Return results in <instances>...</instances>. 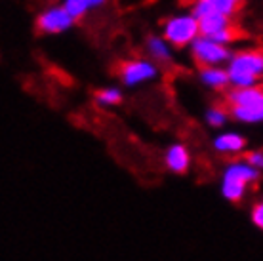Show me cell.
<instances>
[{
  "mask_svg": "<svg viewBox=\"0 0 263 261\" xmlns=\"http://www.w3.org/2000/svg\"><path fill=\"white\" fill-rule=\"evenodd\" d=\"M162 36L168 40L172 48H185L191 46L200 36V23L189 13H176L164 21L162 25Z\"/></svg>",
  "mask_w": 263,
  "mask_h": 261,
  "instance_id": "obj_3",
  "label": "cell"
},
{
  "mask_svg": "<svg viewBox=\"0 0 263 261\" xmlns=\"http://www.w3.org/2000/svg\"><path fill=\"white\" fill-rule=\"evenodd\" d=\"M227 103H229V107L263 111V86L231 88V90L227 91Z\"/></svg>",
  "mask_w": 263,
  "mask_h": 261,
  "instance_id": "obj_7",
  "label": "cell"
},
{
  "mask_svg": "<svg viewBox=\"0 0 263 261\" xmlns=\"http://www.w3.org/2000/svg\"><path fill=\"white\" fill-rule=\"evenodd\" d=\"M164 162L168 166V170L174 172V174H185L189 170V164H191L189 149L181 143L170 145L164 153Z\"/></svg>",
  "mask_w": 263,
  "mask_h": 261,
  "instance_id": "obj_8",
  "label": "cell"
},
{
  "mask_svg": "<svg viewBox=\"0 0 263 261\" xmlns=\"http://www.w3.org/2000/svg\"><path fill=\"white\" fill-rule=\"evenodd\" d=\"M198 23H200V36H206V39H214L217 34L233 29L231 17H227V15L219 12H214L210 15L202 17V20H198Z\"/></svg>",
  "mask_w": 263,
  "mask_h": 261,
  "instance_id": "obj_11",
  "label": "cell"
},
{
  "mask_svg": "<svg viewBox=\"0 0 263 261\" xmlns=\"http://www.w3.org/2000/svg\"><path fill=\"white\" fill-rule=\"evenodd\" d=\"M212 145L221 155H238L246 147V139L238 132H221L214 137Z\"/></svg>",
  "mask_w": 263,
  "mask_h": 261,
  "instance_id": "obj_10",
  "label": "cell"
},
{
  "mask_svg": "<svg viewBox=\"0 0 263 261\" xmlns=\"http://www.w3.org/2000/svg\"><path fill=\"white\" fill-rule=\"evenodd\" d=\"M74 21L77 20L63 8V4L50 6L39 13V17H36V31L42 34H61L69 31L74 25Z\"/></svg>",
  "mask_w": 263,
  "mask_h": 261,
  "instance_id": "obj_6",
  "label": "cell"
},
{
  "mask_svg": "<svg viewBox=\"0 0 263 261\" xmlns=\"http://www.w3.org/2000/svg\"><path fill=\"white\" fill-rule=\"evenodd\" d=\"M122 101V91L117 86H109V88H101L96 91V103L99 107H115Z\"/></svg>",
  "mask_w": 263,
  "mask_h": 261,
  "instance_id": "obj_14",
  "label": "cell"
},
{
  "mask_svg": "<svg viewBox=\"0 0 263 261\" xmlns=\"http://www.w3.org/2000/svg\"><path fill=\"white\" fill-rule=\"evenodd\" d=\"M191 55L200 67H221L227 65L233 58V50L229 46H223L219 42L198 36L191 46Z\"/></svg>",
  "mask_w": 263,
  "mask_h": 261,
  "instance_id": "obj_4",
  "label": "cell"
},
{
  "mask_svg": "<svg viewBox=\"0 0 263 261\" xmlns=\"http://www.w3.org/2000/svg\"><path fill=\"white\" fill-rule=\"evenodd\" d=\"M231 117L242 122V124H257L263 122V111H252V109H240V107H231Z\"/></svg>",
  "mask_w": 263,
  "mask_h": 261,
  "instance_id": "obj_15",
  "label": "cell"
},
{
  "mask_svg": "<svg viewBox=\"0 0 263 261\" xmlns=\"http://www.w3.org/2000/svg\"><path fill=\"white\" fill-rule=\"evenodd\" d=\"M252 221L256 223L257 227L263 229V202H257L252 210Z\"/></svg>",
  "mask_w": 263,
  "mask_h": 261,
  "instance_id": "obj_19",
  "label": "cell"
},
{
  "mask_svg": "<svg viewBox=\"0 0 263 261\" xmlns=\"http://www.w3.org/2000/svg\"><path fill=\"white\" fill-rule=\"evenodd\" d=\"M231 88H252L259 86L263 79V50L261 48H242L233 52L227 63Z\"/></svg>",
  "mask_w": 263,
  "mask_h": 261,
  "instance_id": "obj_1",
  "label": "cell"
},
{
  "mask_svg": "<svg viewBox=\"0 0 263 261\" xmlns=\"http://www.w3.org/2000/svg\"><path fill=\"white\" fill-rule=\"evenodd\" d=\"M145 50H147V55L153 61H160V63H168L172 59V46L168 44V40L160 34H151L145 40Z\"/></svg>",
  "mask_w": 263,
  "mask_h": 261,
  "instance_id": "obj_12",
  "label": "cell"
},
{
  "mask_svg": "<svg viewBox=\"0 0 263 261\" xmlns=\"http://www.w3.org/2000/svg\"><path fill=\"white\" fill-rule=\"evenodd\" d=\"M158 77V67L153 59L136 58L128 59L119 67V79L120 82L128 88L141 86L145 82H153Z\"/></svg>",
  "mask_w": 263,
  "mask_h": 261,
  "instance_id": "obj_5",
  "label": "cell"
},
{
  "mask_svg": "<svg viewBox=\"0 0 263 261\" xmlns=\"http://www.w3.org/2000/svg\"><path fill=\"white\" fill-rule=\"evenodd\" d=\"M229 111H225L223 107H217V105H214V107H210L208 111H206V115H204V120H206V124L212 126V128H223L225 124H227V120H229Z\"/></svg>",
  "mask_w": 263,
  "mask_h": 261,
  "instance_id": "obj_16",
  "label": "cell"
},
{
  "mask_svg": "<svg viewBox=\"0 0 263 261\" xmlns=\"http://www.w3.org/2000/svg\"><path fill=\"white\" fill-rule=\"evenodd\" d=\"M198 80L210 90H225L227 86H231L227 67H200Z\"/></svg>",
  "mask_w": 263,
  "mask_h": 261,
  "instance_id": "obj_9",
  "label": "cell"
},
{
  "mask_svg": "<svg viewBox=\"0 0 263 261\" xmlns=\"http://www.w3.org/2000/svg\"><path fill=\"white\" fill-rule=\"evenodd\" d=\"M210 2L216 12L223 13L227 17H233L238 8H240V4H242V0H210Z\"/></svg>",
  "mask_w": 263,
  "mask_h": 261,
  "instance_id": "obj_17",
  "label": "cell"
},
{
  "mask_svg": "<svg viewBox=\"0 0 263 261\" xmlns=\"http://www.w3.org/2000/svg\"><path fill=\"white\" fill-rule=\"evenodd\" d=\"M107 0H63V8L71 13L74 20L84 17L86 13H90L92 10H98L105 4Z\"/></svg>",
  "mask_w": 263,
  "mask_h": 261,
  "instance_id": "obj_13",
  "label": "cell"
},
{
  "mask_svg": "<svg viewBox=\"0 0 263 261\" xmlns=\"http://www.w3.org/2000/svg\"><path fill=\"white\" fill-rule=\"evenodd\" d=\"M244 160L248 164H252L257 172H263V151H250Z\"/></svg>",
  "mask_w": 263,
  "mask_h": 261,
  "instance_id": "obj_18",
  "label": "cell"
},
{
  "mask_svg": "<svg viewBox=\"0 0 263 261\" xmlns=\"http://www.w3.org/2000/svg\"><path fill=\"white\" fill-rule=\"evenodd\" d=\"M257 179H259V172L246 160L229 162L221 177V195L231 202H238L246 193V187Z\"/></svg>",
  "mask_w": 263,
  "mask_h": 261,
  "instance_id": "obj_2",
  "label": "cell"
}]
</instances>
